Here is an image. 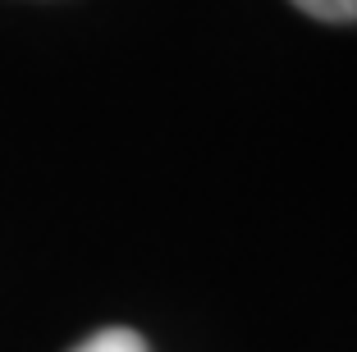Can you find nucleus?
Wrapping results in <instances>:
<instances>
[{
	"mask_svg": "<svg viewBox=\"0 0 357 352\" xmlns=\"http://www.w3.org/2000/svg\"><path fill=\"white\" fill-rule=\"evenodd\" d=\"M294 5L321 23H353L357 19V0H294Z\"/></svg>",
	"mask_w": 357,
	"mask_h": 352,
	"instance_id": "2",
	"label": "nucleus"
},
{
	"mask_svg": "<svg viewBox=\"0 0 357 352\" xmlns=\"http://www.w3.org/2000/svg\"><path fill=\"white\" fill-rule=\"evenodd\" d=\"M74 352H147V343L137 339L133 330H101L87 343H78Z\"/></svg>",
	"mask_w": 357,
	"mask_h": 352,
	"instance_id": "1",
	"label": "nucleus"
}]
</instances>
